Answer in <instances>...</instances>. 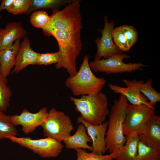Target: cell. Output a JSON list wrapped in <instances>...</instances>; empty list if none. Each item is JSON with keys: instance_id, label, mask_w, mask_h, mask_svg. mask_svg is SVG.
Wrapping results in <instances>:
<instances>
[{"instance_id": "2e32d148", "label": "cell", "mask_w": 160, "mask_h": 160, "mask_svg": "<svg viewBox=\"0 0 160 160\" xmlns=\"http://www.w3.org/2000/svg\"><path fill=\"white\" fill-rule=\"evenodd\" d=\"M20 44V39H18L11 46L0 50V73L5 78L11 74L14 66L15 57Z\"/></svg>"}, {"instance_id": "7a4b0ae2", "label": "cell", "mask_w": 160, "mask_h": 160, "mask_svg": "<svg viewBox=\"0 0 160 160\" xmlns=\"http://www.w3.org/2000/svg\"><path fill=\"white\" fill-rule=\"evenodd\" d=\"M128 102L124 96L120 94L119 98L113 101L109 111L105 140L106 150L110 153L122 147L126 143V137L124 134L123 124Z\"/></svg>"}, {"instance_id": "4dcf8cb0", "label": "cell", "mask_w": 160, "mask_h": 160, "mask_svg": "<svg viewBox=\"0 0 160 160\" xmlns=\"http://www.w3.org/2000/svg\"><path fill=\"white\" fill-rule=\"evenodd\" d=\"M1 2V0H0V6ZM1 11V10H0V20L1 18V15L0 14Z\"/></svg>"}, {"instance_id": "d6986e66", "label": "cell", "mask_w": 160, "mask_h": 160, "mask_svg": "<svg viewBox=\"0 0 160 160\" xmlns=\"http://www.w3.org/2000/svg\"><path fill=\"white\" fill-rule=\"evenodd\" d=\"M31 7L26 12L28 14L40 9L59 10L60 7L73 0H31Z\"/></svg>"}, {"instance_id": "9c48e42d", "label": "cell", "mask_w": 160, "mask_h": 160, "mask_svg": "<svg viewBox=\"0 0 160 160\" xmlns=\"http://www.w3.org/2000/svg\"><path fill=\"white\" fill-rule=\"evenodd\" d=\"M104 20L103 28L99 30L101 36L100 38L97 37L95 41L97 46V51L94 60L100 59L102 57L107 59L121 56L124 54L116 46L113 40L112 33L114 28V20H112L109 22L106 16L104 17Z\"/></svg>"}, {"instance_id": "4fadbf2b", "label": "cell", "mask_w": 160, "mask_h": 160, "mask_svg": "<svg viewBox=\"0 0 160 160\" xmlns=\"http://www.w3.org/2000/svg\"><path fill=\"white\" fill-rule=\"evenodd\" d=\"M77 123H81L85 126L87 133L91 139L92 153L103 155L107 151L105 135L107 128V121L99 124L93 125L85 122L80 117L77 118Z\"/></svg>"}, {"instance_id": "8992f818", "label": "cell", "mask_w": 160, "mask_h": 160, "mask_svg": "<svg viewBox=\"0 0 160 160\" xmlns=\"http://www.w3.org/2000/svg\"><path fill=\"white\" fill-rule=\"evenodd\" d=\"M8 139L12 142L30 150L33 153L44 158L57 156L64 147L62 141L49 137L33 139L28 137L11 136Z\"/></svg>"}, {"instance_id": "3957f363", "label": "cell", "mask_w": 160, "mask_h": 160, "mask_svg": "<svg viewBox=\"0 0 160 160\" xmlns=\"http://www.w3.org/2000/svg\"><path fill=\"white\" fill-rule=\"evenodd\" d=\"M70 99L85 122L96 125L105 121L110 111L107 97L101 91L95 94L81 95L79 98L70 96Z\"/></svg>"}, {"instance_id": "7402d4cb", "label": "cell", "mask_w": 160, "mask_h": 160, "mask_svg": "<svg viewBox=\"0 0 160 160\" xmlns=\"http://www.w3.org/2000/svg\"><path fill=\"white\" fill-rule=\"evenodd\" d=\"M6 78L0 73V111H6L9 106L12 92Z\"/></svg>"}, {"instance_id": "ba28073f", "label": "cell", "mask_w": 160, "mask_h": 160, "mask_svg": "<svg viewBox=\"0 0 160 160\" xmlns=\"http://www.w3.org/2000/svg\"><path fill=\"white\" fill-rule=\"evenodd\" d=\"M155 109L145 105H136L128 103L123 124V133L126 137L138 133L153 115Z\"/></svg>"}, {"instance_id": "52a82bcc", "label": "cell", "mask_w": 160, "mask_h": 160, "mask_svg": "<svg viewBox=\"0 0 160 160\" xmlns=\"http://www.w3.org/2000/svg\"><path fill=\"white\" fill-rule=\"evenodd\" d=\"M130 57L129 55L124 54L123 55L107 59L103 58L89 62L92 71L95 72L105 73L106 74L132 73L147 65L141 63H125L124 59Z\"/></svg>"}, {"instance_id": "f546056e", "label": "cell", "mask_w": 160, "mask_h": 160, "mask_svg": "<svg viewBox=\"0 0 160 160\" xmlns=\"http://www.w3.org/2000/svg\"><path fill=\"white\" fill-rule=\"evenodd\" d=\"M15 0H3L0 6L1 11L4 9L8 10L11 6Z\"/></svg>"}, {"instance_id": "277c9868", "label": "cell", "mask_w": 160, "mask_h": 160, "mask_svg": "<svg viewBox=\"0 0 160 160\" xmlns=\"http://www.w3.org/2000/svg\"><path fill=\"white\" fill-rule=\"evenodd\" d=\"M89 59V56L85 55L79 71L65 80L66 87L74 96L97 94L101 92L106 84V80L104 78L97 77L93 73Z\"/></svg>"}, {"instance_id": "484cf974", "label": "cell", "mask_w": 160, "mask_h": 160, "mask_svg": "<svg viewBox=\"0 0 160 160\" xmlns=\"http://www.w3.org/2000/svg\"><path fill=\"white\" fill-rule=\"evenodd\" d=\"M75 150L77 160H113L111 153L106 155H99L92 152L88 153L84 149L77 148Z\"/></svg>"}, {"instance_id": "603a6c76", "label": "cell", "mask_w": 160, "mask_h": 160, "mask_svg": "<svg viewBox=\"0 0 160 160\" xmlns=\"http://www.w3.org/2000/svg\"><path fill=\"white\" fill-rule=\"evenodd\" d=\"M153 83L152 79L148 80L141 84L140 90L142 93L149 101L151 105L154 107L156 103L160 101V93L153 87Z\"/></svg>"}, {"instance_id": "30bf717a", "label": "cell", "mask_w": 160, "mask_h": 160, "mask_svg": "<svg viewBox=\"0 0 160 160\" xmlns=\"http://www.w3.org/2000/svg\"><path fill=\"white\" fill-rule=\"evenodd\" d=\"M123 81L126 87H123L112 84H109V87L114 93L124 96L128 101L132 105H145L155 109L140 91V87L144 82L143 81L141 80L137 81L136 79L132 80L124 79Z\"/></svg>"}, {"instance_id": "9a60e30c", "label": "cell", "mask_w": 160, "mask_h": 160, "mask_svg": "<svg viewBox=\"0 0 160 160\" xmlns=\"http://www.w3.org/2000/svg\"><path fill=\"white\" fill-rule=\"evenodd\" d=\"M27 33L21 23H8L5 28H0V50L11 46L17 40L24 38Z\"/></svg>"}, {"instance_id": "44dd1931", "label": "cell", "mask_w": 160, "mask_h": 160, "mask_svg": "<svg viewBox=\"0 0 160 160\" xmlns=\"http://www.w3.org/2000/svg\"><path fill=\"white\" fill-rule=\"evenodd\" d=\"M135 160H160V151L148 146L139 140Z\"/></svg>"}, {"instance_id": "5bb4252c", "label": "cell", "mask_w": 160, "mask_h": 160, "mask_svg": "<svg viewBox=\"0 0 160 160\" xmlns=\"http://www.w3.org/2000/svg\"><path fill=\"white\" fill-rule=\"evenodd\" d=\"M39 53L32 49L30 40L26 36L20 44L11 73H18L28 65H36Z\"/></svg>"}, {"instance_id": "6da1fadb", "label": "cell", "mask_w": 160, "mask_h": 160, "mask_svg": "<svg viewBox=\"0 0 160 160\" xmlns=\"http://www.w3.org/2000/svg\"><path fill=\"white\" fill-rule=\"evenodd\" d=\"M80 0H74L61 10L52 11L44 33L54 37L59 47L60 59L56 68L65 69L69 76L77 72L76 60L82 49V18Z\"/></svg>"}, {"instance_id": "d4e9b609", "label": "cell", "mask_w": 160, "mask_h": 160, "mask_svg": "<svg viewBox=\"0 0 160 160\" xmlns=\"http://www.w3.org/2000/svg\"><path fill=\"white\" fill-rule=\"evenodd\" d=\"M112 36L114 43L119 50L122 52L129 51L131 48L120 26L114 28Z\"/></svg>"}, {"instance_id": "83f0119b", "label": "cell", "mask_w": 160, "mask_h": 160, "mask_svg": "<svg viewBox=\"0 0 160 160\" xmlns=\"http://www.w3.org/2000/svg\"><path fill=\"white\" fill-rule=\"evenodd\" d=\"M59 59L58 51L54 53H39L36 65H47L56 64L58 62Z\"/></svg>"}, {"instance_id": "8fae6325", "label": "cell", "mask_w": 160, "mask_h": 160, "mask_svg": "<svg viewBox=\"0 0 160 160\" xmlns=\"http://www.w3.org/2000/svg\"><path fill=\"white\" fill-rule=\"evenodd\" d=\"M48 113L47 108L44 107L36 113H32L26 108L20 114L11 116V121L14 126L20 125L23 133L28 134L34 132L41 126Z\"/></svg>"}, {"instance_id": "e0dca14e", "label": "cell", "mask_w": 160, "mask_h": 160, "mask_svg": "<svg viewBox=\"0 0 160 160\" xmlns=\"http://www.w3.org/2000/svg\"><path fill=\"white\" fill-rule=\"evenodd\" d=\"M139 140L138 133H134L126 137L124 145L111 153L113 160H135Z\"/></svg>"}, {"instance_id": "1f68e13d", "label": "cell", "mask_w": 160, "mask_h": 160, "mask_svg": "<svg viewBox=\"0 0 160 160\" xmlns=\"http://www.w3.org/2000/svg\"><path fill=\"white\" fill-rule=\"evenodd\" d=\"M0 69H1V67H0Z\"/></svg>"}, {"instance_id": "4316f807", "label": "cell", "mask_w": 160, "mask_h": 160, "mask_svg": "<svg viewBox=\"0 0 160 160\" xmlns=\"http://www.w3.org/2000/svg\"><path fill=\"white\" fill-rule=\"evenodd\" d=\"M31 3V0H15L11 6L7 11L14 15L26 13Z\"/></svg>"}, {"instance_id": "cb8c5ba5", "label": "cell", "mask_w": 160, "mask_h": 160, "mask_svg": "<svg viewBox=\"0 0 160 160\" xmlns=\"http://www.w3.org/2000/svg\"><path fill=\"white\" fill-rule=\"evenodd\" d=\"M30 21L34 27L43 30L48 25L50 21V16L47 12L44 10H36L31 14Z\"/></svg>"}, {"instance_id": "ac0fdd59", "label": "cell", "mask_w": 160, "mask_h": 160, "mask_svg": "<svg viewBox=\"0 0 160 160\" xmlns=\"http://www.w3.org/2000/svg\"><path fill=\"white\" fill-rule=\"evenodd\" d=\"M63 141L65 144V147L68 149L82 148L92 152L93 151L91 146L88 144V143L92 142L91 139L87 133L85 126L81 123H80L77 127L74 134Z\"/></svg>"}, {"instance_id": "7c38bea8", "label": "cell", "mask_w": 160, "mask_h": 160, "mask_svg": "<svg viewBox=\"0 0 160 160\" xmlns=\"http://www.w3.org/2000/svg\"><path fill=\"white\" fill-rule=\"evenodd\" d=\"M140 141L144 145L160 151V116H152L138 133Z\"/></svg>"}, {"instance_id": "f1b7e54d", "label": "cell", "mask_w": 160, "mask_h": 160, "mask_svg": "<svg viewBox=\"0 0 160 160\" xmlns=\"http://www.w3.org/2000/svg\"><path fill=\"white\" fill-rule=\"evenodd\" d=\"M120 26L126 38L129 45L131 48L138 39L137 31L134 27L130 25H124Z\"/></svg>"}, {"instance_id": "ffe728a7", "label": "cell", "mask_w": 160, "mask_h": 160, "mask_svg": "<svg viewBox=\"0 0 160 160\" xmlns=\"http://www.w3.org/2000/svg\"><path fill=\"white\" fill-rule=\"evenodd\" d=\"M10 116L0 111V140L17 135V130L11 121Z\"/></svg>"}, {"instance_id": "5b68a950", "label": "cell", "mask_w": 160, "mask_h": 160, "mask_svg": "<svg viewBox=\"0 0 160 160\" xmlns=\"http://www.w3.org/2000/svg\"><path fill=\"white\" fill-rule=\"evenodd\" d=\"M41 126L44 136L62 141L71 136L74 127L69 116L63 112L51 108Z\"/></svg>"}]
</instances>
